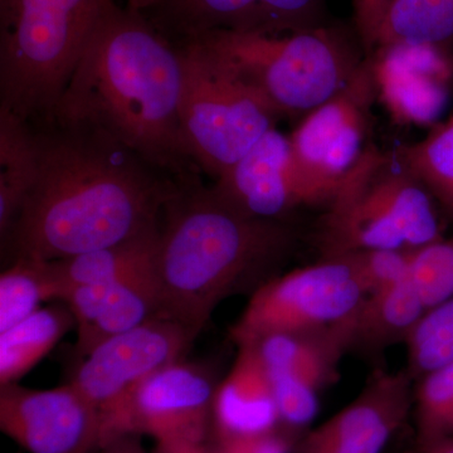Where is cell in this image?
<instances>
[{
  "mask_svg": "<svg viewBox=\"0 0 453 453\" xmlns=\"http://www.w3.org/2000/svg\"><path fill=\"white\" fill-rule=\"evenodd\" d=\"M29 124L35 180L2 244L13 261L73 257L160 225L178 180L88 122L50 115Z\"/></svg>",
  "mask_w": 453,
  "mask_h": 453,
  "instance_id": "6da1fadb",
  "label": "cell"
},
{
  "mask_svg": "<svg viewBox=\"0 0 453 453\" xmlns=\"http://www.w3.org/2000/svg\"><path fill=\"white\" fill-rule=\"evenodd\" d=\"M180 47L142 12L107 3L52 115L88 122L179 183L199 180L180 122Z\"/></svg>",
  "mask_w": 453,
  "mask_h": 453,
  "instance_id": "7a4b0ae2",
  "label": "cell"
},
{
  "mask_svg": "<svg viewBox=\"0 0 453 453\" xmlns=\"http://www.w3.org/2000/svg\"><path fill=\"white\" fill-rule=\"evenodd\" d=\"M162 219L155 261L160 316L195 336L226 297L273 279L268 273L296 241L285 220L247 216L201 180L179 183Z\"/></svg>",
  "mask_w": 453,
  "mask_h": 453,
  "instance_id": "3957f363",
  "label": "cell"
},
{
  "mask_svg": "<svg viewBox=\"0 0 453 453\" xmlns=\"http://www.w3.org/2000/svg\"><path fill=\"white\" fill-rule=\"evenodd\" d=\"M110 0H0V111L50 118Z\"/></svg>",
  "mask_w": 453,
  "mask_h": 453,
  "instance_id": "277c9868",
  "label": "cell"
},
{
  "mask_svg": "<svg viewBox=\"0 0 453 453\" xmlns=\"http://www.w3.org/2000/svg\"><path fill=\"white\" fill-rule=\"evenodd\" d=\"M279 116H305L335 96L365 61L329 27L258 35L214 31L193 38Z\"/></svg>",
  "mask_w": 453,
  "mask_h": 453,
  "instance_id": "5b68a950",
  "label": "cell"
},
{
  "mask_svg": "<svg viewBox=\"0 0 453 453\" xmlns=\"http://www.w3.org/2000/svg\"><path fill=\"white\" fill-rule=\"evenodd\" d=\"M437 204L395 153L366 148L327 204L319 231L324 257L413 251L443 237Z\"/></svg>",
  "mask_w": 453,
  "mask_h": 453,
  "instance_id": "8992f818",
  "label": "cell"
},
{
  "mask_svg": "<svg viewBox=\"0 0 453 453\" xmlns=\"http://www.w3.org/2000/svg\"><path fill=\"white\" fill-rule=\"evenodd\" d=\"M177 44L184 65V142L202 172L217 179L276 127L280 116L199 42Z\"/></svg>",
  "mask_w": 453,
  "mask_h": 453,
  "instance_id": "52a82bcc",
  "label": "cell"
},
{
  "mask_svg": "<svg viewBox=\"0 0 453 453\" xmlns=\"http://www.w3.org/2000/svg\"><path fill=\"white\" fill-rule=\"evenodd\" d=\"M368 295L350 255L323 257L258 286L229 336L241 347L267 336L329 332L350 321Z\"/></svg>",
  "mask_w": 453,
  "mask_h": 453,
  "instance_id": "ba28073f",
  "label": "cell"
},
{
  "mask_svg": "<svg viewBox=\"0 0 453 453\" xmlns=\"http://www.w3.org/2000/svg\"><path fill=\"white\" fill-rule=\"evenodd\" d=\"M217 387L207 369L173 363L142 381L105 423V442L113 434L153 437L157 442L205 443L213 431Z\"/></svg>",
  "mask_w": 453,
  "mask_h": 453,
  "instance_id": "9c48e42d",
  "label": "cell"
},
{
  "mask_svg": "<svg viewBox=\"0 0 453 453\" xmlns=\"http://www.w3.org/2000/svg\"><path fill=\"white\" fill-rule=\"evenodd\" d=\"M196 338L183 325L157 316L98 345L83 357L71 383L100 411L105 426L142 381L183 360Z\"/></svg>",
  "mask_w": 453,
  "mask_h": 453,
  "instance_id": "30bf717a",
  "label": "cell"
},
{
  "mask_svg": "<svg viewBox=\"0 0 453 453\" xmlns=\"http://www.w3.org/2000/svg\"><path fill=\"white\" fill-rule=\"evenodd\" d=\"M0 429L29 453H97L105 443L103 414L71 381L0 387Z\"/></svg>",
  "mask_w": 453,
  "mask_h": 453,
  "instance_id": "8fae6325",
  "label": "cell"
},
{
  "mask_svg": "<svg viewBox=\"0 0 453 453\" xmlns=\"http://www.w3.org/2000/svg\"><path fill=\"white\" fill-rule=\"evenodd\" d=\"M375 96L368 59L342 91L305 116L290 135L299 168L333 196L359 162Z\"/></svg>",
  "mask_w": 453,
  "mask_h": 453,
  "instance_id": "7c38bea8",
  "label": "cell"
},
{
  "mask_svg": "<svg viewBox=\"0 0 453 453\" xmlns=\"http://www.w3.org/2000/svg\"><path fill=\"white\" fill-rule=\"evenodd\" d=\"M211 189L247 216L270 220H282L296 208L332 201V195L299 168L290 136L276 127L222 173Z\"/></svg>",
  "mask_w": 453,
  "mask_h": 453,
  "instance_id": "4fadbf2b",
  "label": "cell"
},
{
  "mask_svg": "<svg viewBox=\"0 0 453 453\" xmlns=\"http://www.w3.org/2000/svg\"><path fill=\"white\" fill-rule=\"evenodd\" d=\"M353 319L329 332L273 335L255 342L273 378L280 422L288 431L315 418L321 390L335 380L340 360L350 349Z\"/></svg>",
  "mask_w": 453,
  "mask_h": 453,
  "instance_id": "5bb4252c",
  "label": "cell"
},
{
  "mask_svg": "<svg viewBox=\"0 0 453 453\" xmlns=\"http://www.w3.org/2000/svg\"><path fill=\"white\" fill-rule=\"evenodd\" d=\"M368 58L375 96L405 127H434L449 96L453 65L443 46L384 44Z\"/></svg>",
  "mask_w": 453,
  "mask_h": 453,
  "instance_id": "9a60e30c",
  "label": "cell"
},
{
  "mask_svg": "<svg viewBox=\"0 0 453 453\" xmlns=\"http://www.w3.org/2000/svg\"><path fill=\"white\" fill-rule=\"evenodd\" d=\"M324 0H162L151 23L169 40L184 42L226 31L279 35L321 25Z\"/></svg>",
  "mask_w": 453,
  "mask_h": 453,
  "instance_id": "2e32d148",
  "label": "cell"
},
{
  "mask_svg": "<svg viewBox=\"0 0 453 453\" xmlns=\"http://www.w3.org/2000/svg\"><path fill=\"white\" fill-rule=\"evenodd\" d=\"M410 372L378 371L362 392L303 438L300 453H381L413 408Z\"/></svg>",
  "mask_w": 453,
  "mask_h": 453,
  "instance_id": "e0dca14e",
  "label": "cell"
},
{
  "mask_svg": "<svg viewBox=\"0 0 453 453\" xmlns=\"http://www.w3.org/2000/svg\"><path fill=\"white\" fill-rule=\"evenodd\" d=\"M77 327V356L160 316L155 268L111 283L86 285L67 292L64 301Z\"/></svg>",
  "mask_w": 453,
  "mask_h": 453,
  "instance_id": "ac0fdd59",
  "label": "cell"
},
{
  "mask_svg": "<svg viewBox=\"0 0 453 453\" xmlns=\"http://www.w3.org/2000/svg\"><path fill=\"white\" fill-rule=\"evenodd\" d=\"M281 426L273 378L257 344L238 347L226 380L217 386L213 404L216 436H251Z\"/></svg>",
  "mask_w": 453,
  "mask_h": 453,
  "instance_id": "d6986e66",
  "label": "cell"
},
{
  "mask_svg": "<svg viewBox=\"0 0 453 453\" xmlns=\"http://www.w3.org/2000/svg\"><path fill=\"white\" fill-rule=\"evenodd\" d=\"M159 238L160 225L97 251L49 261L56 300L64 301L67 292L79 286L111 283L155 268Z\"/></svg>",
  "mask_w": 453,
  "mask_h": 453,
  "instance_id": "ffe728a7",
  "label": "cell"
},
{
  "mask_svg": "<svg viewBox=\"0 0 453 453\" xmlns=\"http://www.w3.org/2000/svg\"><path fill=\"white\" fill-rule=\"evenodd\" d=\"M427 311L410 276L372 292L353 320L351 348L380 350L408 339Z\"/></svg>",
  "mask_w": 453,
  "mask_h": 453,
  "instance_id": "44dd1931",
  "label": "cell"
},
{
  "mask_svg": "<svg viewBox=\"0 0 453 453\" xmlns=\"http://www.w3.org/2000/svg\"><path fill=\"white\" fill-rule=\"evenodd\" d=\"M76 325L68 306H50L0 333V387L16 384L32 371L71 327Z\"/></svg>",
  "mask_w": 453,
  "mask_h": 453,
  "instance_id": "7402d4cb",
  "label": "cell"
},
{
  "mask_svg": "<svg viewBox=\"0 0 453 453\" xmlns=\"http://www.w3.org/2000/svg\"><path fill=\"white\" fill-rule=\"evenodd\" d=\"M31 124L0 111V240L7 241L35 175Z\"/></svg>",
  "mask_w": 453,
  "mask_h": 453,
  "instance_id": "603a6c76",
  "label": "cell"
},
{
  "mask_svg": "<svg viewBox=\"0 0 453 453\" xmlns=\"http://www.w3.org/2000/svg\"><path fill=\"white\" fill-rule=\"evenodd\" d=\"M453 40V0H392L372 41L443 46ZM371 50V52H372Z\"/></svg>",
  "mask_w": 453,
  "mask_h": 453,
  "instance_id": "cb8c5ba5",
  "label": "cell"
},
{
  "mask_svg": "<svg viewBox=\"0 0 453 453\" xmlns=\"http://www.w3.org/2000/svg\"><path fill=\"white\" fill-rule=\"evenodd\" d=\"M399 162L453 220V116L419 142L395 151Z\"/></svg>",
  "mask_w": 453,
  "mask_h": 453,
  "instance_id": "d4e9b609",
  "label": "cell"
},
{
  "mask_svg": "<svg viewBox=\"0 0 453 453\" xmlns=\"http://www.w3.org/2000/svg\"><path fill=\"white\" fill-rule=\"evenodd\" d=\"M56 300L49 261L16 259L0 276V333Z\"/></svg>",
  "mask_w": 453,
  "mask_h": 453,
  "instance_id": "484cf974",
  "label": "cell"
},
{
  "mask_svg": "<svg viewBox=\"0 0 453 453\" xmlns=\"http://www.w3.org/2000/svg\"><path fill=\"white\" fill-rule=\"evenodd\" d=\"M412 410L419 445L453 437V360L417 380Z\"/></svg>",
  "mask_w": 453,
  "mask_h": 453,
  "instance_id": "4316f807",
  "label": "cell"
},
{
  "mask_svg": "<svg viewBox=\"0 0 453 453\" xmlns=\"http://www.w3.org/2000/svg\"><path fill=\"white\" fill-rule=\"evenodd\" d=\"M408 369L417 380L453 360V297L427 310L405 340Z\"/></svg>",
  "mask_w": 453,
  "mask_h": 453,
  "instance_id": "83f0119b",
  "label": "cell"
},
{
  "mask_svg": "<svg viewBox=\"0 0 453 453\" xmlns=\"http://www.w3.org/2000/svg\"><path fill=\"white\" fill-rule=\"evenodd\" d=\"M408 276L429 310L453 297V235L411 251Z\"/></svg>",
  "mask_w": 453,
  "mask_h": 453,
  "instance_id": "f1b7e54d",
  "label": "cell"
},
{
  "mask_svg": "<svg viewBox=\"0 0 453 453\" xmlns=\"http://www.w3.org/2000/svg\"><path fill=\"white\" fill-rule=\"evenodd\" d=\"M365 280L369 294L401 281L410 270L411 251H365L348 253Z\"/></svg>",
  "mask_w": 453,
  "mask_h": 453,
  "instance_id": "f546056e",
  "label": "cell"
},
{
  "mask_svg": "<svg viewBox=\"0 0 453 453\" xmlns=\"http://www.w3.org/2000/svg\"><path fill=\"white\" fill-rule=\"evenodd\" d=\"M231 447L234 453H290L291 440L288 434L279 429L266 434H251V436H216Z\"/></svg>",
  "mask_w": 453,
  "mask_h": 453,
  "instance_id": "4dcf8cb0",
  "label": "cell"
},
{
  "mask_svg": "<svg viewBox=\"0 0 453 453\" xmlns=\"http://www.w3.org/2000/svg\"><path fill=\"white\" fill-rule=\"evenodd\" d=\"M390 2L392 0H354L357 33L363 46L369 52Z\"/></svg>",
  "mask_w": 453,
  "mask_h": 453,
  "instance_id": "1f68e13d",
  "label": "cell"
},
{
  "mask_svg": "<svg viewBox=\"0 0 453 453\" xmlns=\"http://www.w3.org/2000/svg\"><path fill=\"white\" fill-rule=\"evenodd\" d=\"M97 453H145L142 449V436L136 434H113L101 447Z\"/></svg>",
  "mask_w": 453,
  "mask_h": 453,
  "instance_id": "d6a6232c",
  "label": "cell"
},
{
  "mask_svg": "<svg viewBox=\"0 0 453 453\" xmlns=\"http://www.w3.org/2000/svg\"><path fill=\"white\" fill-rule=\"evenodd\" d=\"M205 443L186 442V441L157 442L151 453H207Z\"/></svg>",
  "mask_w": 453,
  "mask_h": 453,
  "instance_id": "836d02e7",
  "label": "cell"
},
{
  "mask_svg": "<svg viewBox=\"0 0 453 453\" xmlns=\"http://www.w3.org/2000/svg\"><path fill=\"white\" fill-rule=\"evenodd\" d=\"M160 2H162V0H127V7L144 13V12H150L151 9L157 7Z\"/></svg>",
  "mask_w": 453,
  "mask_h": 453,
  "instance_id": "e575fe53",
  "label": "cell"
}]
</instances>
